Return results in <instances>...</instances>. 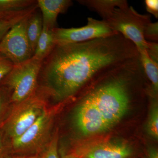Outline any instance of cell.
Listing matches in <instances>:
<instances>
[{
  "instance_id": "7c38bea8",
  "label": "cell",
  "mask_w": 158,
  "mask_h": 158,
  "mask_svg": "<svg viewBox=\"0 0 158 158\" xmlns=\"http://www.w3.org/2000/svg\"><path fill=\"white\" fill-rule=\"evenodd\" d=\"M81 5L96 12L104 20L115 8L128 5L126 0H80Z\"/></svg>"
},
{
  "instance_id": "9a60e30c",
  "label": "cell",
  "mask_w": 158,
  "mask_h": 158,
  "mask_svg": "<svg viewBox=\"0 0 158 158\" xmlns=\"http://www.w3.org/2000/svg\"><path fill=\"white\" fill-rule=\"evenodd\" d=\"M52 30L43 26L42 33L37 41L33 56L34 58L44 61L52 50L56 45Z\"/></svg>"
},
{
  "instance_id": "ffe728a7",
  "label": "cell",
  "mask_w": 158,
  "mask_h": 158,
  "mask_svg": "<svg viewBox=\"0 0 158 158\" xmlns=\"http://www.w3.org/2000/svg\"><path fill=\"white\" fill-rule=\"evenodd\" d=\"M11 152V141L0 129V158H8Z\"/></svg>"
},
{
  "instance_id": "9c48e42d",
  "label": "cell",
  "mask_w": 158,
  "mask_h": 158,
  "mask_svg": "<svg viewBox=\"0 0 158 158\" xmlns=\"http://www.w3.org/2000/svg\"><path fill=\"white\" fill-rule=\"evenodd\" d=\"M75 152L81 158H129L133 150L128 144L110 142L97 144L84 152Z\"/></svg>"
},
{
  "instance_id": "cb8c5ba5",
  "label": "cell",
  "mask_w": 158,
  "mask_h": 158,
  "mask_svg": "<svg viewBox=\"0 0 158 158\" xmlns=\"http://www.w3.org/2000/svg\"><path fill=\"white\" fill-rule=\"evenodd\" d=\"M145 7L147 11L152 14L156 18L158 17V0H145Z\"/></svg>"
},
{
  "instance_id": "3957f363",
  "label": "cell",
  "mask_w": 158,
  "mask_h": 158,
  "mask_svg": "<svg viewBox=\"0 0 158 158\" xmlns=\"http://www.w3.org/2000/svg\"><path fill=\"white\" fill-rule=\"evenodd\" d=\"M51 100L52 96L48 90L38 86L31 96L11 105L9 115L0 129L10 141L18 138L48 107Z\"/></svg>"
},
{
  "instance_id": "7a4b0ae2",
  "label": "cell",
  "mask_w": 158,
  "mask_h": 158,
  "mask_svg": "<svg viewBox=\"0 0 158 158\" xmlns=\"http://www.w3.org/2000/svg\"><path fill=\"white\" fill-rule=\"evenodd\" d=\"M146 80L139 58L94 80L74 113V123L79 132L91 135L113 128L127 113L135 94Z\"/></svg>"
},
{
  "instance_id": "30bf717a",
  "label": "cell",
  "mask_w": 158,
  "mask_h": 158,
  "mask_svg": "<svg viewBox=\"0 0 158 158\" xmlns=\"http://www.w3.org/2000/svg\"><path fill=\"white\" fill-rule=\"evenodd\" d=\"M37 3L41 11L43 26L51 30L57 27L59 14L66 12L73 5L70 0H38Z\"/></svg>"
},
{
  "instance_id": "5bb4252c",
  "label": "cell",
  "mask_w": 158,
  "mask_h": 158,
  "mask_svg": "<svg viewBox=\"0 0 158 158\" xmlns=\"http://www.w3.org/2000/svg\"><path fill=\"white\" fill-rule=\"evenodd\" d=\"M36 10L29 15L27 25V36L34 54L43 30L42 16L41 13L37 12Z\"/></svg>"
},
{
  "instance_id": "d4e9b609",
  "label": "cell",
  "mask_w": 158,
  "mask_h": 158,
  "mask_svg": "<svg viewBox=\"0 0 158 158\" xmlns=\"http://www.w3.org/2000/svg\"><path fill=\"white\" fill-rule=\"evenodd\" d=\"M147 158H158L157 150L153 147L148 148L147 150Z\"/></svg>"
},
{
  "instance_id": "44dd1931",
  "label": "cell",
  "mask_w": 158,
  "mask_h": 158,
  "mask_svg": "<svg viewBox=\"0 0 158 158\" xmlns=\"http://www.w3.org/2000/svg\"><path fill=\"white\" fill-rule=\"evenodd\" d=\"M144 38L147 41L157 43L158 40V23H150L144 31Z\"/></svg>"
},
{
  "instance_id": "5b68a950",
  "label": "cell",
  "mask_w": 158,
  "mask_h": 158,
  "mask_svg": "<svg viewBox=\"0 0 158 158\" xmlns=\"http://www.w3.org/2000/svg\"><path fill=\"white\" fill-rule=\"evenodd\" d=\"M43 62L32 57L25 62L14 65L0 82V87L9 92L11 105L25 99L35 92L38 87Z\"/></svg>"
},
{
  "instance_id": "d6986e66",
  "label": "cell",
  "mask_w": 158,
  "mask_h": 158,
  "mask_svg": "<svg viewBox=\"0 0 158 158\" xmlns=\"http://www.w3.org/2000/svg\"><path fill=\"white\" fill-rule=\"evenodd\" d=\"M32 12L11 19L0 20V41L12 26Z\"/></svg>"
},
{
  "instance_id": "7402d4cb",
  "label": "cell",
  "mask_w": 158,
  "mask_h": 158,
  "mask_svg": "<svg viewBox=\"0 0 158 158\" xmlns=\"http://www.w3.org/2000/svg\"><path fill=\"white\" fill-rule=\"evenodd\" d=\"M14 65L9 59L0 55V82L9 73Z\"/></svg>"
},
{
  "instance_id": "8992f818",
  "label": "cell",
  "mask_w": 158,
  "mask_h": 158,
  "mask_svg": "<svg viewBox=\"0 0 158 158\" xmlns=\"http://www.w3.org/2000/svg\"><path fill=\"white\" fill-rule=\"evenodd\" d=\"M102 20L112 31L132 42L138 51L147 48L148 41L144 38V34L146 27L152 22L150 15L140 14L127 5L115 8Z\"/></svg>"
},
{
  "instance_id": "484cf974",
  "label": "cell",
  "mask_w": 158,
  "mask_h": 158,
  "mask_svg": "<svg viewBox=\"0 0 158 158\" xmlns=\"http://www.w3.org/2000/svg\"><path fill=\"white\" fill-rule=\"evenodd\" d=\"M61 158H81L75 152L71 153L65 155L63 156Z\"/></svg>"
},
{
  "instance_id": "e0dca14e",
  "label": "cell",
  "mask_w": 158,
  "mask_h": 158,
  "mask_svg": "<svg viewBox=\"0 0 158 158\" xmlns=\"http://www.w3.org/2000/svg\"><path fill=\"white\" fill-rule=\"evenodd\" d=\"M59 130L56 129L53 133L52 138L46 146L42 150L39 158H60L58 153Z\"/></svg>"
},
{
  "instance_id": "8fae6325",
  "label": "cell",
  "mask_w": 158,
  "mask_h": 158,
  "mask_svg": "<svg viewBox=\"0 0 158 158\" xmlns=\"http://www.w3.org/2000/svg\"><path fill=\"white\" fill-rule=\"evenodd\" d=\"M37 9L35 0H0V20L11 19Z\"/></svg>"
},
{
  "instance_id": "4316f807",
  "label": "cell",
  "mask_w": 158,
  "mask_h": 158,
  "mask_svg": "<svg viewBox=\"0 0 158 158\" xmlns=\"http://www.w3.org/2000/svg\"><path fill=\"white\" fill-rule=\"evenodd\" d=\"M17 158H38V157L36 156H33L24 157H21Z\"/></svg>"
},
{
  "instance_id": "6da1fadb",
  "label": "cell",
  "mask_w": 158,
  "mask_h": 158,
  "mask_svg": "<svg viewBox=\"0 0 158 158\" xmlns=\"http://www.w3.org/2000/svg\"><path fill=\"white\" fill-rule=\"evenodd\" d=\"M139 58L135 46L119 33L77 43L56 44L39 77L58 102L71 100L99 76Z\"/></svg>"
},
{
  "instance_id": "2e32d148",
  "label": "cell",
  "mask_w": 158,
  "mask_h": 158,
  "mask_svg": "<svg viewBox=\"0 0 158 158\" xmlns=\"http://www.w3.org/2000/svg\"><path fill=\"white\" fill-rule=\"evenodd\" d=\"M151 97V105L146 125V130L149 136L157 140L158 138V106L157 96Z\"/></svg>"
},
{
  "instance_id": "52a82bcc",
  "label": "cell",
  "mask_w": 158,
  "mask_h": 158,
  "mask_svg": "<svg viewBox=\"0 0 158 158\" xmlns=\"http://www.w3.org/2000/svg\"><path fill=\"white\" fill-rule=\"evenodd\" d=\"M29 15L12 26L0 41V55L14 65L25 62L34 55L27 34Z\"/></svg>"
},
{
  "instance_id": "ba28073f",
  "label": "cell",
  "mask_w": 158,
  "mask_h": 158,
  "mask_svg": "<svg viewBox=\"0 0 158 158\" xmlns=\"http://www.w3.org/2000/svg\"><path fill=\"white\" fill-rule=\"evenodd\" d=\"M56 45L77 43L107 37L116 34L102 20L89 17L87 25L78 28L53 29Z\"/></svg>"
},
{
  "instance_id": "603a6c76",
  "label": "cell",
  "mask_w": 158,
  "mask_h": 158,
  "mask_svg": "<svg viewBox=\"0 0 158 158\" xmlns=\"http://www.w3.org/2000/svg\"><path fill=\"white\" fill-rule=\"evenodd\" d=\"M146 50L149 57L154 61L158 62V43L148 41Z\"/></svg>"
},
{
  "instance_id": "4fadbf2b",
  "label": "cell",
  "mask_w": 158,
  "mask_h": 158,
  "mask_svg": "<svg viewBox=\"0 0 158 158\" xmlns=\"http://www.w3.org/2000/svg\"><path fill=\"white\" fill-rule=\"evenodd\" d=\"M138 52L144 74L150 85V90L155 94H158V62L149 57L146 50Z\"/></svg>"
},
{
  "instance_id": "ac0fdd59",
  "label": "cell",
  "mask_w": 158,
  "mask_h": 158,
  "mask_svg": "<svg viewBox=\"0 0 158 158\" xmlns=\"http://www.w3.org/2000/svg\"><path fill=\"white\" fill-rule=\"evenodd\" d=\"M11 106L9 101V92L0 87V128L9 115Z\"/></svg>"
},
{
  "instance_id": "277c9868",
  "label": "cell",
  "mask_w": 158,
  "mask_h": 158,
  "mask_svg": "<svg viewBox=\"0 0 158 158\" xmlns=\"http://www.w3.org/2000/svg\"><path fill=\"white\" fill-rule=\"evenodd\" d=\"M70 101L58 102L49 106L22 135L11 140V151L22 153L42 151L52 138L57 115Z\"/></svg>"
}]
</instances>
